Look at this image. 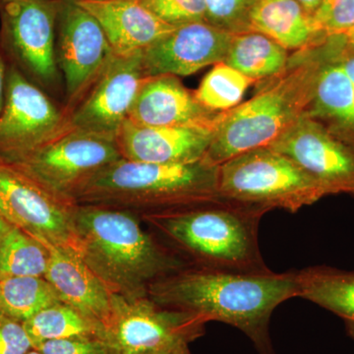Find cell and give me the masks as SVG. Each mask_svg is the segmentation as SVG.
<instances>
[{
  "mask_svg": "<svg viewBox=\"0 0 354 354\" xmlns=\"http://www.w3.org/2000/svg\"><path fill=\"white\" fill-rule=\"evenodd\" d=\"M148 297L162 306L237 328L257 354H276L270 321L277 307L299 297L297 271L237 272L187 266L156 281Z\"/></svg>",
  "mask_w": 354,
  "mask_h": 354,
  "instance_id": "obj_1",
  "label": "cell"
},
{
  "mask_svg": "<svg viewBox=\"0 0 354 354\" xmlns=\"http://www.w3.org/2000/svg\"><path fill=\"white\" fill-rule=\"evenodd\" d=\"M125 209L76 204L74 249L113 295L142 297L156 281L189 266Z\"/></svg>",
  "mask_w": 354,
  "mask_h": 354,
  "instance_id": "obj_2",
  "label": "cell"
},
{
  "mask_svg": "<svg viewBox=\"0 0 354 354\" xmlns=\"http://www.w3.org/2000/svg\"><path fill=\"white\" fill-rule=\"evenodd\" d=\"M260 207L216 198L186 208L141 216L165 245L189 266L265 272L259 244Z\"/></svg>",
  "mask_w": 354,
  "mask_h": 354,
  "instance_id": "obj_3",
  "label": "cell"
},
{
  "mask_svg": "<svg viewBox=\"0 0 354 354\" xmlns=\"http://www.w3.org/2000/svg\"><path fill=\"white\" fill-rule=\"evenodd\" d=\"M218 167L205 160L162 165L121 160L81 188L75 204L125 209L140 216L186 208L220 197Z\"/></svg>",
  "mask_w": 354,
  "mask_h": 354,
  "instance_id": "obj_4",
  "label": "cell"
},
{
  "mask_svg": "<svg viewBox=\"0 0 354 354\" xmlns=\"http://www.w3.org/2000/svg\"><path fill=\"white\" fill-rule=\"evenodd\" d=\"M323 64L313 62L216 121L213 139L204 160L220 167L230 158L254 149L269 147L300 118L313 97Z\"/></svg>",
  "mask_w": 354,
  "mask_h": 354,
  "instance_id": "obj_5",
  "label": "cell"
},
{
  "mask_svg": "<svg viewBox=\"0 0 354 354\" xmlns=\"http://www.w3.org/2000/svg\"><path fill=\"white\" fill-rule=\"evenodd\" d=\"M220 196L260 207L298 211L329 194L292 160L269 147L254 149L218 167Z\"/></svg>",
  "mask_w": 354,
  "mask_h": 354,
  "instance_id": "obj_6",
  "label": "cell"
},
{
  "mask_svg": "<svg viewBox=\"0 0 354 354\" xmlns=\"http://www.w3.org/2000/svg\"><path fill=\"white\" fill-rule=\"evenodd\" d=\"M121 158L115 138L77 129L67 122L48 143L9 164L55 196L75 204L81 188Z\"/></svg>",
  "mask_w": 354,
  "mask_h": 354,
  "instance_id": "obj_7",
  "label": "cell"
},
{
  "mask_svg": "<svg viewBox=\"0 0 354 354\" xmlns=\"http://www.w3.org/2000/svg\"><path fill=\"white\" fill-rule=\"evenodd\" d=\"M206 324L201 317L162 306L148 295H113L104 333L111 353L146 354L190 344L204 335Z\"/></svg>",
  "mask_w": 354,
  "mask_h": 354,
  "instance_id": "obj_8",
  "label": "cell"
},
{
  "mask_svg": "<svg viewBox=\"0 0 354 354\" xmlns=\"http://www.w3.org/2000/svg\"><path fill=\"white\" fill-rule=\"evenodd\" d=\"M58 0L0 1V48L39 87H53L59 77L57 62Z\"/></svg>",
  "mask_w": 354,
  "mask_h": 354,
  "instance_id": "obj_9",
  "label": "cell"
},
{
  "mask_svg": "<svg viewBox=\"0 0 354 354\" xmlns=\"http://www.w3.org/2000/svg\"><path fill=\"white\" fill-rule=\"evenodd\" d=\"M68 122L37 84L8 64L6 102L0 114V158L13 162L57 136Z\"/></svg>",
  "mask_w": 354,
  "mask_h": 354,
  "instance_id": "obj_10",
  "label": "cell"
},
{
  "mask_svg": "<svg viewBox=\"0 0 354 354\" xmlns=\"http://www.w3.org/2000/svg\"><path fill=\"white\" fill-rule=\"evenodd\" d=\"M41 184L0 158V215L44 245L75 247L73 209Z\"/></svg>",
  "mask_w": 354,
  "mask_h": 354,
  "instance_id": "obj_11",
  "label": "cell"
},
{
  "mask_svg": "<svg viewBox=\"0 0 354 354\" xmlns=\"http://www.w3.org/2000/svg\"><path fill=\"white\" fill-rule=\"evenodd\" d=\"M55 48L70 109L83 99L114 53L102 26L75 0H58Z\"/></svg>",
  "mask_w": 354,
  "mask_h": 354,
  "instance_id": "obj_12",
  "label": "cell"
},
{
  "mask_svg": "<svg viewBox=\"0 0 354 354\" xmlns=\"http://www.w3.org/2000/svg\"><path fill=\"white\" fill-rule=\"evenodd\" d=\"M143 53L113 55L75 109L70 127L115 138L146 79Z\"/></svg>",
  "mask_w": 354,
  "mask_h": 354,
  "instance_id": "obj_13",
  "label": "cell"
},
{
  "mask_svg": "<svg viewBox=\"0 0 354 354\" xmlns=\"http://www.w3.org/2000/svg\"><path fill=\"white\" fill-rule=\"evenodd\" d=\"M269 148L292 160L329 194L354 195V151L312 118L300 116Z\"/></svg>",
  "mask_w": 354,
  "mask_h": 354,
  "instance_id": "obj_14",
  "label": "cell"
},
{
  "mask_svg": "<svg viewBox=\"0 0 354 354\" xmlns=\"http://www.w3.org/2000/svg\"><path fill=\"white\" fill-rule=\"evenodd\" d=\"M234 34L206 21L176 27L143 51L147 76H188L225 62Z\"/></svg>",
  "mask_w": 354,
  "mask_h": 354,
  "instance_id": "obj_15",
  "label": "cell"
},
{
  "mask_svg": "<svg viewBox=\"0 0 354 354\" xmlns=\"http://www.w3.org/2000/svg\"><path fill=\"white\" fill-rule=\"evenodd\" d=\"M214 128L151 127L127 120L115 137L122 158L149 164H191L204 160Z\"/></svg>",
  "mask_w": 354,
  "mask_h": 354,
  "instance_id": "obj_16",
  "label": "cell"
},
{
  "mask_svg": "<svg viewBox=\"0 0 354 354\" xmlns=\"http://www.w3.org/2000/svg\"><path fill=\"white\" fill-rule=\"evenodd\" d=\"M128 120L151 127H209L216 121L174 75L147 76Z\"/></svg>",
  "mask_w": 354,
  "mask_h": 354,
  "instance_id": "obj_17",
  "label": "cell"
},
{
  "mask_svg": "<svg viewBox=\"0 0 354 354\" xmlns=\"http://www.w3.org/2000/svg\"><path fill=\"white\" fill-rule=\"evenodd\" d=\"M46 245L50 250V261L44 278L53 286L60 301L106 327L111 317L113 293L75 249Z\"/></svg>",
  "mask_w": 354,
  "mask_h": 354,
  "instance_id": "obj_18",
  "label": "cell"
},
{
  "mask_svg": "<svg viewBox=\"0 0 354 354\" xmlns=\"http://www.w3.org/2000/svg\"><path fill=\"white\" fill-rule=\"evenodd\" d=\"M102 26L114 55L131 57L171 34L176 27L158 19L138 0H75Z\"/></svg>",
  "mask_w": 354,
  "mask_h": 354,
  "instance_id": "obj_19",
  "label": "cell"
},
{
  "mask_svg": "<svg viewBox=\"0 0 354 354\" xmlns=\"http://www.w3.org/2000/svg\"><path fill=\"white\" fill-rule=\"evenodd\" d=\"M248 30L265 35L286 50L304 46L323 34L297 0H255Z\"/></svg>",
  "mask_w": 354,
  "mask_h": 354,
  "instance_id": "obj_20",
  "label": "cell"
},
{
  "mask_svg": "<svg viewBox=\"0 0 354 354\" xmlns=\"http://www.w3.org/2000/svg\"><path fill=\"white\" fill-rule=\"evenodd\" d=\"M313 115L329 120L339 138L354 151V84L337 58L323 65L313 91Z\"/></svg>",
  "mask_w": 354,
  "mask_h": 354,
  "instance_id": "obj_21",
  "label": "cell"
},
{
  "mask_svg": "<svg viewBox=\"0 0 354 354\" xmlns=\"http://www.w3.org/2000/svg\"><path fill=\"white\" fill-rule=\"evenodd\" d=\"M299 297L332 312L354 335V272L316 266L297 271Z\"/></svg>",
  "mask_w": 354,
  "mask_h": 354,
  "instance_id": "obj_22",
  "label": "cell"
},
{
  "mask_svg": "<svg viewBox=\"0 0 354 354\" xmlns=\"http://www.w3.org/2000/svg\"><path fill=\"white\" fill-rule=\"evenodd\" d=\"M285 48L257 32L234 34L225 64L251 79L274 75L286 65Z\"/></svg>",
  "mask_w": 354,
  "mask_h": 354,
  "instance_id": "obj_23",
  "label": "cell"
},
{
  "mask_svg": "<svg viewBox=\"0 0 354 354\" xmlns=\"http://www.w3.org/2000/svg\"><path fill=\"white\" fill-rule=\"evenodd\" d=\"M35 348L44 342L76 337H100L106 341L101 324L83 315L73 307L57 302L24 322Z\"/></svg>",
  "mask_w": 354,
  "mask_h": 354,
  "instance_id": "obj_24",
  "label": "cell"
},
{
  "mask_svg": "<svg viewBox=\"0 0 354 354\" xmlns=\"http://www.w3.org/2000/svg\"><path fill=\"white\" fill-rule=\"evenodd\" d=\"M50 250L43 242L12 227L0 239V281L19 277H44Z\"/></svg>",
  "mask_w": 354,
  "mask_h": 354,
  "instance_id": "obj_25",
  "label": "cell"
},
{
  "mask_svg": "<svg viewBox=\"0 0 354 354\" xmlns=\"http://www.w3.org/2000/svg\"><path fill=\"white\" fill-rule=\"evenodd\" d=\"M62 302L44 277H19L0 281V312L24 323L41 310Z\"/></svg>",
  "mask_w": 354,
  "mask_h": 354,
  "instance_id": "obj_26",
  "label": "cell"
},
{
  "mask_svg": "<svg viewBox=\"0 0 354 354\" xmlns=\"http://www.w3.org/2000/svg\"><path fill=\"white\" fill-rule=\"evenodd\" d=\"M253 83L225 62H218L203 79L195 97L209 111H225L241 102L247 88Z\"/></svg>",
  "mask_w": 354,
  "mask_h": 354,
  "instance_id": "obj_27",
  "label": "cell"
},
{
  "mask_svg": "<svg viewBox=\"0 0 354 354\" xmlns=\"http://www.w3.org/2000/svg\"><path fill=\"white\" fill-rule=\"evenodd\" d=\"M206 22L232 34L249 32L248 17L255 0H204Z\"/></svg>",
  "mask_w": 354,
  "mask_h": 354,
  "instance_id": "obj_28",
  "label": "cell"
},
{
  "mask_svg": "<svg viewBox=\"0 0 354 354\" xmlns=\"http://www.w3.org/2000/svg\"><path fill=\"white\" fill-rule=\"evenodd\" d=\"M158 19L179 27L206 21L204 0H138Z\"/></svg>",
  "mask_w": 354,
  "mask_h": 354,
  "instance_id": "obj_29",
  "label": "cell"
},
{
  "mask_svg": "<svg viewBox=\"0 0 354 354\" xmlns=\"http://www.w3.org/2000/svg\"><path fill=\"white\" fill-rule=\"evenodd\" d=\"M312 17L323 34H348L354 29V0H321Z\"/></svg>",
  "mask_w": 354,
  "mask_h": 354,
  "instance_id": "obj_30",
  "label": "cell"
},
{
  "mask_svg": "<svg viewBox=\"0 0 354 354\" xmlns=\"http://www.w3.org/2000/svg\"><path fill=\"white\" fill-rule=\"evenodd\" d=\"M41 354H111L104 339L100 337H76L44 342L35 348Z\"/></svg>",
  "mask_w": 354,
  "mask_h": 354,
  "instance_id": "obj_31",
  "label": "cell"
},
{
  "mask_svg": "<svg viewBox=\"0 0 354 354\" xmlns=\"http://www.w3.org/2000/svg\"><path fill=\"white\" fill-rule=\"evenodd\" d=\"M32 348L24 323L0 312V354H27Z\"/></svg>",
  "mask_w": 354,
  "mask_h": 354,
  "instance_id": "obj_32",
  "label": "cell"
},
{
  "mask_svg": "<svg viewBox=\"0 0 354 354\" xmlns=\"http://www.w3.org/2000/svg\"><path fill=\"white\" fill-rule=\"evenodd\" d=\"M7 71H8L7 58L0 48V114H1L4 102H6Z\"/></svg>",
  "mask_w": 354,
  "mask_h": 354,
  "instance_id": "obj_33",
  "label": "cell"
},
{
  "mask_svg": "<svg viewBox=\"0 0 354 354\" xmlns=\"http://www.w3.org/2000/svg\"><path fill=\"white\" fill-rule=\"evenodd\" d=\"M337 62L341 65L344 73L348 76L351 82L354 84V53L349 51H342L341 57H337Z\"/></svg>",
  "mask_w": 354,
  "mask_h": 354,
  "instance_id": "obj_34",
  "label": "cell"
},
{
  "mask_svg": "<svg viewBox=\"0 0 354 354\" xmlns=\"http://www.w3.org/2000/svg\"><path fill=\"white\" fill-rule=\"evenodd\" d=\"M146 354H191V353L189 344H180V346H172V348Z\"/></svg>",
  "mask_w": 354,
  "mask_h": 354,
  "instance_id": "obj_35",
  "label": "cell"
},
{
  "mask_svg": "<svg viewBox=\"0 0 354 354\" xmlns=\"http://www.w3.org/2000/svg\"><path fill=\"white\" fill-rule=\"evenodd\" d=\"M298 3L304 7V10L310 15L313 16L315 12L317 7L320 4L321 0H297Z\"/></svg>",
  "mask_w": 354,
  "mask_h": 354,
  "instance_id": "obj_36",
  "label": "cell"
},
{
  "mask_svg": "<svg viewBox=\"0 0 354 354\" xmlns=\"http://www.w3.org/2000/svg\"><path fill=\"white\" fill-rule=\"evenodd\" d=\"M11 225L1 215H0V239L6 235V232L12 227Z\"/></svg>",
  "mask_w": 354,
  "mask_h": 354,
  "instance_id": "obj_37",
  "label": "cell"
},
{
  "mask_svg": "<svg viewBox=\"0 0 354 354\" xmlns=\"http://www.w3.org/2000/svg\"><path fill=\"white\" fill-rule=\"evenodd\" d=\"M346 46H348L351 53H354V29L346 35Z\"/></svg>",
  "mask_w": 354,
  "mask_h": 354,
  "instance_id": "obj_38",
  "label": "cell"
},
{
  "mask_svg": "<svg viewBox=\"0 0 354 354\" xmlns=\"http://www.w3.org/2000/svg\"><path fill=\"white\" fill-rule=\"evenodd\" d=\"M27 354H41V353H39L38 349L32 348V351H30V353H28Z\"/></svg>",
  "mask_w": 354,
  "mask_h": 354,
  "instance_id": "obj_39",
  "label": "cell"
},
{
  "mask_svg": "<svg viewBox=\"0 0 354 354\" xmlns=\"http://www.w3.org/2000/svg\"><path fill=\"white\" fill-rule=\"evenodd\" d=\"M87 1H102V0H87Z\"/></svg>",
  "mask_w": 354,
  "mask_h": 354,
  "instance_id": "obj_40",
  "label": "cell"
},
{
  "mask_svg": "<svg viewBox=\"0 0 354 354\" xmlns=\"http://www.w3.org/2000/svg\"><path fill=\"white\" fill-rule=\"evenodd\" d=\"M351 337H353V339H354V335H351Z\"/></svg>",
  "mask_w": 354,
  "mask_h": 354,
  "instance_id": "obj_41",
  "label": "cell"
},
{
  "mask_svg": "<svg viewBox=\"0 0 354 354\" xmlns=\"http://www.w3.org/2000/svg\"><path fill=\"white\" fill-rule=\"evenodd\" d=\"M111 354H115V353H111Z\"/></svg>",
  "mask_w": 354,
  "mask_h": 354,
  "instance_id": "obj_42",
  "label": "cell"
},
{
  "mask_svg": "<svg viewBox=\"0 0 354 354\" xmlns=\"http://www.w3.org/2000/svg\"><path fill=\"white\" fill-rule=\"evenodd\" d=\"M0 1H2V0H0Z\"/></svg>",
  "mask_w": 354,
  "mask_h": 354,
  "instance_id": "obj_43",
  "label": "cell"
}]
</instances>
